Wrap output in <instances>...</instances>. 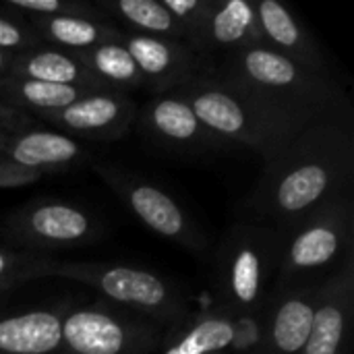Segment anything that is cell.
Here are the masks:
<instances>
[{"label":"cell","mask_w":354,"mask_h":354,"mask_svg":"<svg viewBox=\"0 0 354 354\" xmlns=\"http://www.w3.org/2000/svg\"><path fill=\"white\" fill-rule=\"evenodd\" d=\"M162 4L170 10V15L180 23L187 33V41L197 33V29L207 19L214 0H162Z\"/></svg>","instance_id":"28"},{"label":"cell","mask_w":354,"mask_h":354,"mask_svg":"<svg viewBox=\"0 0 354 354\" xmlns=\"http://www.w3.org/2000/svg\"><path fill=\"white\" fill-rule=\"evenodd\" d=\"M141 131L156 143L183 153H207L230 145L205 129L193 108L176 93L156 95L137 114Z\"/></svg>","instance_id":"11"},{"label":"cell","mask_w":354,"mask_h":354,"mask_svg":"<svg viewBox=\"0 0 354 354\" xmlns=\"http://www.w3.org/2000/svg\"><path fill=\"white\" fill-rule=\"evenodd\" d=\"M95 8L106 19L116 17L124 21L137 31V35L176 39L187 44L185 29L170 15V10L158 0H114V2H100L95 4Z\"/></svg>","instance_id":"22"},{"label":"cell","mask_w":354,"mask_h":354,"mask_svg":"<svg viewBox=\"0 0 354 354\" xmlns=\"http://www.w3.org/2000/svg\"><path fill=\"white\" fill-rule=\"evenodd\" d=\"M62 317L37 309L0 319V354H52L60 351Z\"/></svg>","instance_id":"19"},{"label":"cell","mask_w":354,"mask_h":354,"mask_svg":"<svg viewBox=\"0 0 354 354\" xmlns=\"http://www.w3.org/2000/svg\"><path fill=\"white\" fill-rule=\"evenodd\" d=\"M139 106L124 91L85 93L71 106L35 116L37 122L56 127L58 133L89 141H116L131 133L137 122Z\"/></svg>","instance_id":"7"},{"label":"cell","mask_w":354,"mask_h":354,"mask_svg":"<svg viewBox=\"0 0 354 354\" xmlns=\"http://www.w3.org/2000/svg\"><path fill=\"white\" fill-rule=\"evenodd\" d=\"M41 44L66 52H83L108 41H120L122 31L108 21L81 17H25Z\"/></svg>","instance_id":"20"},{"label":"cell","mask_w":354,"mask_h":354,"mask_svg":"<svg viewBox=\"0 0 354 354\" xmlns=\"http://www.w3.org/2000/svg\"><path fill=\"white\" fill-rule=\"evenodd\" d=\"M8 75L54 85H73L87 91H112L102 85L73 52L46 44L12 54Z\"/></svg>","instance_id":"17"},{"label":"cell","mask_w":354,"mask_h":354,"mask_svg":"<svg viewBox=\"0 0 354 354\" xmlns=\"http://www.w3.org/2000/svg\"><path fill=\"white\" fill-rule=\"evenodd\" d=\"M73 54L102 85H106L112 91L127 93V89H145V81L122 41H108Z\"/></svg>","instance_id":"23"},{"label":"cell","mask_w":354,"mask_h":354,"mask_svg":"<svg viewBox=\"0 0 354 354\" xmlns=\"http://www.w3.org/2000/svg\"><path fill=\"white\" fill-rule=\"evenodd\" d=\"M319 288H301L282 299L263 334L266 354L303 353L311 334Z\"/></svg>","instance_id":"18"},{"label":"cell","mask_w":354,"mask_h":354,"mask_svg":"<svg viewBox=\"0 0 354 354\" xmlns=\"http://www.w3.org/2000/svg\"><path fill=\"white\" fill-rule=\"evenodd\" d=\"M156 342V330L147 324L108 311L75 309L62 317L60 351L68 354H145Z\"/></svg>","instance_id":"6"},{"label":"cell","mask_w":354,"mask_h":354,"mask_svg":"<svg viewBox=\"0 0 354 354\" xmlns=\"http://www.w3.org/2000/svg\"><path fill=\"white\" fill-rule=\"evenodd\" d=\"M348 205L338 201L297 228V234L282 249L278 263L282 280L286 276L317 272L336 261L351 239Z\"/></svg>","instance_id":"10"},{"label":"cell","mask_w":354,"mask_h":354,"mask_svg":"<svg viewBox=\"0 0 354 354\" xmlns=\"http://www.w3.org/2000/svg\"><path fill=\"white\" fill-rule=\"evenodd\" d=\"M44 172L37 170H27L21 166H15L6 160L0 158V189H12V187H25L35 180H39Z\"/></svg>","instance_id":"29"},{"label":"cell","mask_w":354,"mask_h":354,"mask_svg":"<svg viewBox=\"0 0 354 354\" xmlns=\"http://www.w3.org/2000/svg\"><path fill=\"white\" fill-rule=\"evenodd\" d=\"M10 60H12V54H10V52H2V50H0V77L8 75Z\"/></svg>","instance_id":"31"},{"label":"cell","mask_w":354,"mask_h":354,"mask_svg":"<svg viewBox=\"0 0 354 354\" xmlns=\"http://www.w3.org/2000/svg\"><path fill=\"white\" fill-rule=\"evenodd\" d=\"M48 276L68 278L85 286L95 288L104 297L133 307L137 311L156 317L160 324H178L187 315L185 301L168 286L160 276L129 268V266H104V263H83V261H60L54 259L46 272Z\"/></svg>","instance_id":"4"},{"label":"cell","mask_w":354,"mask_h":354,"mask_svg":"<svg viewBox=\"0 0 354 354\" xmlns=\"http://www.w3.org/2000/svg\"><path fill=\"white\" fill-rule=\"evenodd\" d=\"M54 257L48 253H29V251H12L0 249V292L21 286L29 280L46 278L48 268Z\"/></svg>","instance_id":"25"},{"label":"cell","mask_w":354,"mask_h":354,"mask_svg":"<svg viewBox=\"0 0 354 354\" xmlns=\"http://www.w3.org/2000/svg\"><path fill=\"white\" fill-rule=\"evenodd\" d=\"M37 120L31 118L25 112H17L10 108H2L0 106V141L19 133H25L29 129H35Z\"/></svg>","instance_id":"30"},{"label":"cell","mask_w":354,"mask_h":354,"mask_svg":"<svg viewBox=\"0 0 354 354\" xmlns=\"http://www.w3.org/2000/svg\"><path fill=\"white\" fill-rule=\"evenodd\" d=\"M236 326L226 317H207L195 324L166 354H212L226 351L236 340Z\"/></svg>","instance_id":"24"},{"label":"cell","mask_w":354,"mask_h":354,"mask_svg":"<svg viewBox=\"0 0 354 354\" xmlns=\"http://www.w3.org/2000/svg\"><path fill=\"white\" fill-rule=\"evenodd\" d=\"M120 41L133 56L145 81V89L153 91L156 95L172 93L203 73L199 58L185 41L137 33L133 35L124 31Z\"/></svg>","instance_id":"12"},{"label":"cell","mask_w":354,"mask_h":354,"mask_svg":"<svg viewBox=\"0 0 354 354\" xmlns=\"http://www.w3.org/2000/svg\"><path fill=\"white\" fill-rule=\"evenodd\" d=\"M253 6L261 39L268 48L288 56L303 66L328 73L322 50L284 4H280L278 0H259Z\"/></svg>","instance_id":"16"},{"label":"cell","mask_w":354,"mask_h":354,"mask_svg":"<svg viewBox=\"0 0 354 354\" xmlns=\"http://www.w3.org/2000/svg\"><path fill=\"white\" fill-rule=\"evenodd\" d=\"M172 93L180 95L193 108L205 129L228 143L255 149L266 164L282 156L313 124L332 122L205 73Z\"/></svg>","instance_id":"2"},{"label":"cell","mask_w":354,"mask_h":354,"mask_svg":"<svg viewBox=\"0 0 354 354\" xmlns=\"http://www.w3.org/2000/svg\"><path fill=\"white\" fill-rule=\"evenodd\" d=\"M353 133L342 122H317L282 156L268 162L247 205L259 220L282 230L305 222L342 201L353 178Z\"/></svg>","instance_id":"1"},{"label":"cell","mask_w":354,"mask_h":354,"mask_svg":"<svg viewBox=\"0 0 354 354\" xmlns=\"http://www.w3.org/2000/svg\"><path fill=\"white\" fill-rule=\"evenodd\" d=\"M83 156V145L58 131L29 129L0 141V158L37 172H50L75 164Z\"/></svg>","instance_id":"14"},{"label":"cell","mask_w":354,"mask_h":354,"mask_svg":"<svg viewBox=\"0 0 354 354\" xmlns=\"http://www.w3.org/2000/svg\"><path fill=\"white\" fill-rule=\"evenodd\" d=\"M6 239L29 249V253L71 249L87 243L93 234V220L83 209L68 203H31L12 212L4 220Z\"/></svg>","instance_id":"5"},{"label":"cell","mask_w":354,"mask_h":354,"mask_svg":"<svg viewBox=\"0 0 354 354\" xmlns=\"http://www.w3.org/2000/svg\"><path fill=\"white\" fill-rule=\"evenodd\" d=\"M41 46L37 33L17 15H0V50L2 52H25L31 48Z\"/></svg>","instance_id":"27"},{"label":"cell","mask_w":354,"mask_h":354,"mask_svg":"<svg viewBox=\"0 0 354 354\" xmlns=\"http://www.w3.org/2000/svg\"><path fill=\"white\" fill-rule=\"evenodd\" d=\"M0 6L19 17H81L106 21L93 4L79 0H4Z\"/></svg>","instance_id":"26"},{"label":"cell","mask_w":354,"mask_h":354,"mask_svg":"<svg viewBox=\"0 0 354 354\" xmlns=\"http://www.w3.org/2000/svg\"><path fill=\"white\" fill-rule=\"evenodd\" d=\"M93 170L149 230L191 251H199L203 247V236L193 228L191 220L172 195L156 185L131 178L116 168H108L104 164H93Z\"/></svg>","instance_id":"8"},{"label":"cell","mask_w":354,"mask_h":354,"mask_svg":"<svg viewBox=\"0 0 354 354\" xmlns=\"http://www.w3.org/2000/svg\"><path fill=\"white\" fill-rule=\"evenodd\" d=\"M253 44H263V39L255 6L247 0H228L224 4L214 0L207 19L187 41L199 58L203 73H207L226 54Z\"/></svg>","instance_id":"13"},{"label":"cell","mask_w":354,"mask_h":354,"mask_svg":"<svg viewBox=\"0 0 354 354\" xmlns=\"http://www.w3.org/2000/svg\"><path fill=\"white\" fill-rule=\"evenodd\" d=\"M205 75L236 83L313 118L348 124L344 116L348 104L330 73L303 66L266 44L226 54Z\"/></svg>","instance_id":"3"},{"label":"cell","mask_w":354,"mask_h":354,"mask_svg":"<svg viewBox=\"0 0 354 354\" xmlns=\"http://www.w3.org/2000/svg\"><path fill=\"white\" fill-rule=\"evenodd\" d=\"M353 309V272L344 270L340 278L319 288V301L313 315L311 334L301 354H342Z\"/></svg>","instance_id":"15"},{"label":"cell","mask_w":354,"mask_h":354,"mask_svg":"<svg viewBox=\"0 0 354 354\" xmlns=\"http://www.w3.org/2000/svg\"><path fill=\"white\" fill-rule=\"evenodd\" d=\"M272 230H234L222 251L220 268L230 301L241 309H253L263 297V284L278 255Z\"/></svg>","instance_id":"9"},{"label":"cell","mask_w":354,"mask_h":354,"mask_svg":"<svg viewBox=\"0 0 354 354\" xmlns=\"http://www.w3.org/2000/svg\"><path fill=\"white\" fill-rule=\"evenodd\" d=\"M85 93H93L73 85H54L41 83L23 77H0V106L17 112H25L31 118L48 112L62 110L83 97Z\"/></svg>","instance_id":"21"}]
</instances>
